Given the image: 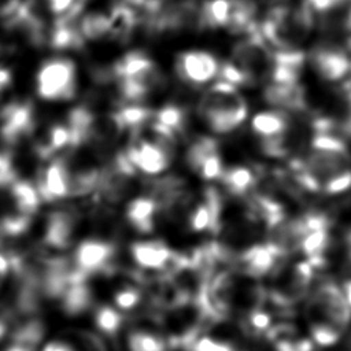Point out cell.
<instances>
[{
	"instance_id": "6da1fadb",
	"label": "cell",
	"mask_w": 351,
	"mask_h": 351,
	"mask_svg": "<svg viewBox=\"0 0 351 351\" xmlns=\"http://www.w3.org/2000/svg\"><path fill=\"white\" fill-rule=\"evenodd\" d=\"M296 184L308 192L339 195L351 188V152L344 138L315 132L308 151L292 160Z\"/></svg>"
},
{
	"instance_id": "7a4b0ae2",
	"label": "cell",
	"mask_w": 351,
	"mask_h": 351,
	"mask_svg": "<svg viewBox=\"0 0 351 351\" xmlns=\"http://www.w3.org/2000/svg\"><path fill=\"white\" fill-rule=\"evenodd\" d=\"M314 27V12L304 1L302 5L278 4L263 18L259 32L274 49H299Z\"/></svg>"
},
{
	"instance_id": "3957f363",
	"label": "cell",
	"mask_w": 351,
	"mask_h": 351,
	"mask_svg": "<svg viewBox=\"0 0 351 351\" xmlns=\"http://www.w3.org/2000/svg\"><path fill=\"white\" fill-rule=\"evenodd\" d=\"M197 112L213 132L229 133L245 121L248 107L236 85L219 81L204 92Z\"/></svg>"
},
{
	"instance_id": "277c9868",
	"label": "cell",
	"mask_w": 351,
	"mask_h": 351,
	"mask_svg": "<svg viewBox=\"0 0 351 351\" xmlns=\"http://www.w3.org/2000/svg\"><path fill=\"white\" fill-rule=\"evenodd\" d=\"M112 80L118 82L122 99L137 101L165 84V75L155 62L143 51H130L111 67Z\"/></svg>"
},
{
	"instance_id": "5b68a950",
	"label": "cell",
	"mask_w": 351,
	"mask_h": 351,
	"mask_svg": "<svg viewBox=\"0 0 351 351\" xmlns=\"http://www.w3.org/2000/svg\"><path fill=\"white\" fill-rule=\"evenodd\" d=\"M241 75L244 85L270 78L273 67V49L262 37L259 29L245 34L236 43L228 60Z\"/></svg>"
},
{
	"instance_id": "8992f818",
	"label": "cell",
	"mask_w": 351,
	"mask_h": 351,
	"mask_svg": "<svg viewBox=\"0 0 351 351\" xmlns=\"http://www.w3.org/2000/svg\"><path fill=\"white\" fill-rule=\"evenodd\" d=\"M36 90L43 100H71L77 93V67L74 62L66 58L45 60L36 74Z\"/></svg>"
},
{
	"instance_id": "52a82bcc",
	"label": "cell",
	"mask_w": 351,
	"mask_h": 351,
	"mask_svg": "<svg viewBox=\"0 0 351 351\" xmlns=\"http://www.w3.org/2000/svg\"><path fill=\"white\" fill-rule=\"evenodd\" d=\"M315 269L308 259L295 262L289 266H277L269 291L270 299L282 307L295 304L308 292Z\"/></svg>"
},
{
	"instance_id": "ba28073f",
	"label": "cell",
	"mask_w": 351,
	"mask_h": 351,
	"mask_svg": "<svg viewBox=\"0 0 351 351\" xmlns=\"http://www.w3.org/2000/svg\"><path fill=\"white\" fill-rule=\"evenodd\" d=\"M306 313L308 324H328L340 330L351 321V308L346 296L333 282H324L311 293Z\"/></svg>"
},
{
	"instance_id": "9c48e42d",
	"label": "cell",
	"mask_w": 351,
	"mask_h": 351,
	"mask_svg": "<svg viewBox=\"0 0 351 351\" xmlns=\"http://www.w3.org/2000/svg\"><path fill=\"white\" fill-rule=\"evenodd\" d=\"M129 252L133 262L147 271H159L163 276L173 277V274L188 267V258L185 255L170 250L158 240L134 241L130 244Z\"/></svg>"
},
{
	"instance_id": "30bf717a",
	"label": "cell",
	"mask_w": 351,
	"mask_h": 351,
	"mask_svg": "<svg viewBox=\"0 0 351 351\" xmlns=\"http://www.w3.org/2000/svg\"><path fill=\"white\" fill-rule=\"evenodd\" d=\"M37 128L36 110L30 101L12 100L0 108V143L14 148L32 138Z\"/></svg>"
},
{
	"instance_id": "8fae6325",
	"label": "cell",
	"mask_w": 351,
	"mask_h": 351,
	"mask_svg": "<svg viewBox=\"0 0 351 351\" xmlns=\"http://www.w3.org/2000/svg\"><path fill=\"white\" fill-rule=\"evenodd\" d=\"M199 14L197 0H167L159 10L149 12L147 27L154 33H165L199 26Z\"/></svg>"
},
{
	"instance_id": "7c38bea8",
	"label": "cell",
	"mask_w": 351,
	"mask_h": 351,
	"mask_svg": "<svg viewBox=\"0 0 351 351\" xmlns=\"http://www.w3.org/2000/svg\"><path fill=\"white\" fill-rule=\"evenodd\" d=\"M125 152L137 171L155 176L170 166L173 149L138 133H133V138Z\"/></svg>"
},
{
	"instance_id": "4fadbf2b",
	"label": "cell",
	"mask_w": 351,
	"mask_h": 351,
	"mask_svg": "<svg viewBox=\"0 0 351 351\" xmlns=\"http://www.w3.org/2000/svg\"><path fill=\"white\" fill-rule=\"evenodd\" d=\"M78 217V211L69 206H62L49 211L44 221L41 244L49 251L67 250L73 243Z\"/></svg>"
},
{
	"instance_id": "5bb4252c",
	"label": "cell",
	"mask_w": 351,
	"mask_h": 351,
	"mask_svg": "<svg viewBox=\"0 0 351 351\" xmlns=\"http://www.w3.org/2000/svg\"><path fill=\"white\" fill-rule=\"evenodd\" d=\"M217 58L207 51H185L176 59V73L188 85L200 86L210 82L219 71Z\"/></svg>"
},
{
	"instance_id": "9a60e30c",
	"label": "cell",
	"mask_w": 351,
	"mask_h": 351,
	"mask_svg": "<svg viewBox=\"0 0 351 351\" xmlns=\"http://www.w3.org/2000/svg\"><path fill=\"white\" fill-rule=\"evenodd\" d=\"M34 182L43 202L52 203L70 197V166L67 156L52 158Z\"/></svg>"
},
{
	"instance_id": "2e32d148",
	"label": "cell",
	"mask_w": 351,
	"mask_h": 351,
	"mask_svg": "<svg viewBox=\"0 0 351 351\" xmlns=\"http://www.w3.org/2000/svg\"><path fill=\"white\" fill-rule=\"evenodd\" d=\"M115 247L101 239L82 240L73 254L74 266L85 276L110 270L114 259Z\"/></svg>"
},
{
	"instance_id": "e0dca14e",
	"label": "cell",
	"mask_w": 351,
	"mask_h": 351,
	"mask_svg": "<svg viewBox=\"0 0 351 351\" xmlns=\"http://www.w3.org/2000/svg\"><path fill=\"white\" fill-rule=\"evenodd\" d=\"M282 256L284 254L273 243L267 241L245 248L236 258L234 263L244 276L259 278L274 271Z\"/></svg>"
},
{
	"instance_id": "ac0fdd59",
	"label": "cell",
	"mask_w": 351,
	"mask_h": 351,
	"mask_svg": "<svg viewBox=\"0 0 351 351\" xmlns=\"http://www.w3.org/2000/svg\"><path fill=\"white\" fill-rule=\"evenodd\" d=\"M311 63L321 78L329 82L343 80L351 69V58L337 44H319L311 52Z\"/></svg>"
},
{
	"instance_id": "d6986e66",
	"label": "cell",
	"mask_w": 351,
	"mask_h": 351,
	"mask_svg": "<svg viewBox=\"0 0 351 351\" xmlns=\"http://www.w3.org/2000/svg\"><path fill=\"white\" fill-rule=\"evenodd\" d=\"M221 204L222 202L218 191L213 186L206 188L203 199L188 211V228L192 232L215 230L219 225Z\"/></svg>"
},
{
	"instance_id": "ffe728a7",
	"label": "cell",
	"mask_w": 351,
	"mask_h": 351,
	"mask_svg": "<svg viewBox=\"0 0 351 351\" xmlns=\"http://www.w3.org/2000/svg\"><path fill=\"white\" fill-rule=\"evenodd\" d=\"M32 147L37 158L49 160L64 149H71L70 132L66 123H53L43 130H34L32 136Z\"/></svg>"
},
{
	"instance_id": "44dd1931",
	"label": "cell",
	"mask_w": 351,
	"mask_h": 351,
	"mask_svg": "<svg viewBox=\"0 0 351 351\" xmlns=\"http://www.w3.org/2000/svg\"><path fill=\"white\" fill-rule=\"evenodd\" d=\"M263 99L281 110L300 112L307 108L306 93L299 82H270L263 90Z\"/></svg>"
},
{
	"instance_id": "7402d4cb",
	"label": "cell",
	"mask_w": 351,
	"mask_h": 351,
	"mask_svg": "<svg viewBox=\"0 0 351 351\" xmlns=\"http://www.w3.org/2000/svg\"><path fill=\"white\" fill-rule=\"evenodd\" d=\"M11 211L34 217L40 208L41 197L34 182L16 178L11 185L1 189Z\"/></svg>"
},
{
	"instance_id": "603a6c76",
	"label": "cell",
	"mask_w": 351,
	"mask_h": 351,
	"mask_svg": "<svg viewBox=\"0 0 351 351\" xmlns=\"http://www.w3.org/2000/svg\"><path fill=\"white\" fill-rule=\"evenodd\" d=\"M86 280L88 276L78 273L59 298L60 308L67 317H78L92 307L93 293Z\"/></svg>"
},
{
	"instance_id": "cb8c5ba5",
	"label": "cell",
	"mask_w": 351,
	"mask_h": 351,
	"mask_svg": "<svg viewBox=\"0 0 351 351\" xmlns=\"http://www.w3.org/2000/svg\"><path fill=\"white\" fill-rule=\"evenodd\" d=\"M159 206L149 196H138L130 200L125 208L126 221L138 233H151L155 228V217L158 215Z\"/></svg>"
},
{
	"instance_id": "d4e9b609",
	"label": "cell",
	"mask_w": 351,
	"mask_h": 351,
	"mask_svg": "<svg viewBox=\"0 0 351 351\" xmlns=\"http://www.w3.org/2000/svg\"><path fill=\"white\" fill-rule=\"evenodd\" d=\"M255 0H230V16L226 29L232 33H252L259 29L255 22Z\"/></svg>"
},
{
	"instance_id": "484cf974",
	"label": "cell",
	"mask_w": 351,
	"mask_h": 351,
	"mask_svg": "<svg viewBox=\"0 0 351 351\" xmlns=\"http://www.w3.org/2000/svg\"><path fill=\"white\" fill-rule=\"evenodd\" d=\"M45 335V325L38 315L21 318L14 322V329L10 335L12 344H18L30 350H36Z\"/></svg>"
},
{
	"instance_id": "4316f807",
	"label": "cell",
	"mask_w": 351,
	"mask_h": 351,
	"mask_svg": "<svg viewBox=\"0 0 351 351\" xmlns=\"http://www.w3.org/2000/svg\"><path fill=\"white\" fill-rule=\"evenodd\" d=\"M108 18L111 23V38L122 43L128 41L137 26L136 11L125 3H117L112 5Z\"/></svg>"
},
{
	"instance_id": "83f0119b",
	"label": "cell",
	"mask_w": 351,
	"mask_h": 351,
	"mask_svg": "<svg viewBox=\"0 0 351 351\" xmlns=\"http://www.w3.org/2000/svg\"><path fill=\"white\" fill-rule=\"evenodd\" d=\"M251 128L261 138L274 137L289 130V118L284 111H262L252 118Z\"/></svg>"
},
{
	"instance_id": "f1b7e54d",
	"label": "cell",
	"mask_w": 351,
	"mask_h": 351,
	"mask_svg": "<svg viewBox=\"0 0 351 351\" xmlns=\"http://www.w3.org/2000/svg\"><path fill=\"white\" fill-rule=\"evenodd\" d=\"M219 180L226 188V191L234 196L247 195L256 184L255 173L245 166L223 169Z\"/></svg>"
},
{
	"instance_id": "f546056e",
	"label": "cell",
	"mask_w": 351,
	"mask_h": 351,
	"mask_svg": "<svg viewBox=\"0 0 351 351\" xmlns=\"http://www.w3.org/2000/svg\"><path fill=\"white\" fill-rule=\"evenodd\" d=\"M230 16V0H206L200 4L199 27H226Z\"/></svg>"
},
{
	"instance_id": "4dcf8cb0",
	"label": "cell",
	"mask_w": 351,
	"mask_h": 351,
	"mask_svg": "<svg viewBox=\"0 0 351 351\" xmlns=\"http://www.w3.org/2000/svg\"><path fill=\"white\" fill-rule=\"evenodd\" d=\"M80 32L85 41H99L111 37V23L108 15L103 12H89L80 18Z\"/></svg>"
},
{
	"instance_id": "1f68e13d",
	"label": "cell",
	"mask_w": 351,
	"mask_h": 351,
	"mask_svg": "<svg viewBox=\"0 0 351 351\" xmlns=\"http://www.w3.org/2000/svg\"><path fill=\"white\" fill-rule=\"evenodd\" d=\"M128 351H166L167 341L147 329H133L126 336Z\"/></svg>"
},
{
	"instance_id": "d6a6232c",
	"label": "cell",
	"mask_w": 351,
	"mask_h": 351,
	"mask_svg": "<svg viewBox=\"0 0 351 351\" xmlns=\"http://www.w3.org/2000/svg\"><path fill=\"white\" fill-rule=\"evenodd\" d=\"M218 152V144L211 137H199L188 148L185 159L192 171L199 173L208 156Z\"/></svg>"
},
{
	"instance_id": "836d02e7",
	"label": "cell",
	"mask_w": 351,
	"mask_h": 351,
	"mask_svg": "<svg viewBox=\"0 0 351 351\" xmlns=\"http://www.w3.org/2000/svg\"><path fill=\"white\" fill-rule=\"evenodd\" d=\"M152 119L162 125L163 128L169 129L173 132L176 136L182 133L185 128V121H186V114L184 108L176 104H166L160 107L158 111H154Z\"/></svg>"
},
{
	"instance_id": "e575fe53",
	"label": "cell",
	"mask_w": 351,
	"mask_h": 351,
	"mask_svg": "<svg viewBox=\"0 0 351 351\" xmlns=\"http://www.w3.org/2000/svg\"><path fill=\"white\" fill-rule=\"evenodd\" d=\"M93 321L101 333L107 336H112L118 333V330L121 329L123 317L115 306L112 307L108 304H103L95 310Z\"/></svg>"
},
{
	"instance_id": "d590c367",
	"label": "cell",
	"mask_w": 351,
	"mask_h": 351,
	"mask_svg": "<svg viewBox=\"0 0 351 351\" xmlns=\"http://www.w3.org/2000/svg\"><path fill=\"white\" fill-rule=\"evenodd\" d=\"M241 326L248 335L259 336L266 335L271 328V315L261 307L251 308L243 314Z\"/></svg>"
},
{
	"instance_id": "8d00e7d4",
	"label": "cell",
	"mask_w": 351,
	"mask_h": 351,
	"mask_svg": "<svg viewBox=\"0 0 351 351\" xmlns=\"http://www.w3.org/2000/svg\"><path fill=\"white\" fill-rule=\"evenodd\" d=\"M141 296H143V293L138 287L126 284L114 291L112 302L118 310L128 311V310L134 308L140 303Z\"/></svg>"
},
{
	"instance_id": "74e56055",
	"label": "cell",
	"mask_w": 351,
	"mask_h": 351,
	"mask_svg": "<svg viewBox=\"0 0 351 351\" xmlns=\"http://www.w3.org/2000/svg\"><path fill=\"white\" fill-rule=\"evenodd\" d=\"M310 326V339L313 340V343H315L317 346L321 347H329L333 346L339 341L340 336H341V330L328 325V324H308Z\"/></svg>"
},
{
	"instance_id": "f35d334b",
	"label": "cell",
	"mask_w": 351,
	"mask_h": 351,
	"mask_svg": "<svg viewBox=\"0 0 351 351\" xmlns=\"http://www.w3.org/2000/svg\"><path fill=\"white\" fill-rule=\"evenodd\" d=\"M314 14L332 15L335 12H343L344 18L351 0H304Z\"/></svg>"
},
{
	"instance_id": "ab89813d",
	"label": "cell",
	"mask_w": 351,
	"mask_h": 351,
	"mask_svg": "<svg viewBox=\"0 0 351 351\" xmlns=\"http://www.w3.org/2000/svg\"><path fill=\"white\" fill-rule=\"evenodd\" d=\"M74 337L84 351H108L103 337H100L95 332L78 329L74 330Z\"/></svg>"
},
{
	"instance_id": "60d3db41",
	"label": "cell",
	"mask_w": 351,
	"mask_h": 351,
	"mask_svg": "<svg viewBox=\"0 0 351 351\" xmlns=\"http://www.w3.org/2000/svg\"><path fill=\"white\" fill-rule=\"evenodd\" d=\"M188 350L189 351H234L230 344L208 336H199Z\"/></svg>"
},
{
	"instance_id": "b9f144b4",
	"label": "cell",
	"mask_w": 351,
	"mask_h": 351,
	"mask_svg": "<svg viewBox=\"0 0 351 351\" xmlns=\"http://www.w3.org/2000/svg\"><path fill=\"white\" fill-rule=\"evenodd\" d=\"M77 1L78 0H45L48 10L56 16L69 11Z\"/></svg>"
},
{
	"instance_id": "7bdbcfd3",
	"label": "cell",
	"mask_w": 351,
	"mask_h": 351,
	"mask_svg": "<svg viewBox=\"0 0 351 351\" xmlns=\"http://www.w3.org/2000/svg\"><path fill=\"white\" fill-rule=\"evenodd\" d=\"M133 5L136 7H141L144 10H147L148 12H155L156 10H159L167 0H129Z\"/></svg>"
},
{
	"instance_id": "ee69618b",
	"label": "cell",
	"mask_w": 351,
	"mask_h": 351,
	"mask_svg": "<svg viewBox=\"0 0 351 351\" xmlns=\"http://www.w3.org/2000/svg\"><path fill=\"white\" fill-rule=\"evenodd\" d=\"M22 3V0H0V19L8 18Z\"/></svg>"
},
{
	"instance_id": "f6af8a7d",
	"label": "cell",
	"mask_w": 351,
	"mask_h": 351,
	"mask_svg": "<svg viewBox=\"0 0 351 351\" xmlns=\"http://www.w3.org/2000/svg\"><path fill=\"white\" fill-rule=\"evenodd\" d=\"M12 85V73L8 67L0 66V96Z\"/></svg>"
},
{
	"instance_id": "bcb514c9",
	"label": "cell",
	"mask_w": 351,
	"mask_h": 351,
	"mask_svg": "<svg viewBox=\"0 0 351 351\" xmlns=\"http://www.w3.org/2000/svg\"><path fill=\"white\" fill-rule=\"evenodd\" d=\"M43 351H75V350L70 344H67L64 341L53 340V341H49L48 344H45Z\"/></svg>"
},
{
	"instance_id": "7dc6e473",
	"label": "cell",
	"mask_w": 351,
	"mask_h": 351,
	"mask_svg": "<svg viewBox=\"0 0 351 351\" xmlns=\"http://www.w3.org/2000/svg\"><path fill=\"white\" fill-rule=\"evenodd\" d=\"M11 273V265H10V258L7 252L0 251V280L4 278Z\"/></svg>"
},
{
	"instance_id": "c3c4849f",
	"label": "cell",
	"mask_w": 351,
	"mask_h": 351,
	"mask_svg": "<svg viewBox=\"0 0 351 351\" xmlns=\"http://www.w3.org/2000/svg\"><path fill=\"white\" fill-rule=\"evenodd\" d=\"M343 293H344L346 300H347V303H348V306H350V308H351V280L344 284V287H343Z\"/></svg>"
},
{
	"instance_id": "681fc988",
	"label": "cell",
	"mask_w": 351,
	"mask_h": 351,
	"mask_svg": "<svg viewBox=\"0 0 351 351\" xmlns=\"http://www.w3.org/2000/svg\"><path fill=\"white\" fill-rule=\"evenodd\" d=\"M343 27H344V30L351 32V4L347 10V14H346V18H344V22H343Z\"/></svg>"
},
{
	"instance_id": "f907efd6",
	"label": "cell",
	"mask_w": 351,
	"mask_h": 351,
	"mask_svg": "<svg viewBox=\"0 0 351 351\" xmlns=\"http://www.w3.org/2000/svg\"><path fill=\"white\" fill-rule=\"evenodd\" d=\"M4 351H34V350H30V348H26V347L18 346V344H12V346L7 347Z\"/></svg>"
},
{
	"instance_id": "816d5d0a",
	"label": "cell",
	"mask_w": 351,
	"mask_h": 351,
	"mask_svg": "<svg viewBox=\"0 0 351 351\" xmlns=\"http://www.w3.org/2000/svg\"><path fill=\"white\" fill-rule=\"evenodd\" d=\"M350 73H351V69H350Z\"/></svg>"
}]
</instances>
